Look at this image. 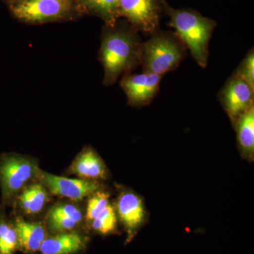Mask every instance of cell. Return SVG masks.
<instances>
[{
  "mask_svg": "<svg viewBox=\"0 0 254 254\" xmlns=\"http://www.w3.org/2000/svg\"><path fill=\"white\" fill-rule=\"evenodd\" d=\"M165 10L177 37L190 49L195 62L205 68L208 63L209 41L216 23L193 10L175 9L166 4Z\"/></svg>",
  "mask_w": 254,
  "mask_h": 254,
  "instance_id": "obj_1",
  "label": "cell"
},
{
  "mask_svg": "<svg viewBox=\"0 0 254 254\" xmlns=\"http://www.w3.org/2000/svg\"><path fill=\"white\" fill-rule=\"evenodd\" d=\"M141 48L136 37L128 32L115 31L107 35L101 48L106 81H115L124 71L141 62Z\"/></svg>",
  "mask_w": 254,
  "mask_h": 254,
  "instance_id": "obj_2",
  "label": "cell"
},
{
  "mask_svg": "<svg viewBox=\"0 0 254 254\" xmlns=\"http://www.w3.org/2000/svg\"><path fill=\"white\" fill-rule=\"evenodd\" d=\"M185 53V46L177 35L157 33L141 45L143 72L162 76L178 67Z\"/></svg>",
  "mask_w": 254,
  "mask_h": 254,
  "instance_id": "obj_3",
  "label": "cell"
},
{
  "mask_svg": "<svg viewBox=\"0 0 254 254\" xmlns=\"http://www.w3.org/2000/svg\"><path fill=\"white\" fill-rule=\"evenodd\" d=\"M41 170L33 159L15 154L0 155V188L1 203L8 205L33 180H38Z\"/></svg>",
  "mask_w": 254,
  "mask_h": 254,
  "instance_id": "obj_4",
  "label": "cell"
},
{
  "mask_svg": "<svg viewBox=\"0 0 254 254\" xmlns=\"http://www.w3.org/2000/svg\"><path fill=\"white\" fill-rule=\"evenodd\" d=\"M9 5L15 17L29 23L58 19L71 9L70 0H11Z\"/></svg>",
  "mask_w": 254,
  "mask_h": 254,
  "instance_id": "obj_5",
  "label": "cell"
},
{
  "mask_svg": "<svg viewBox=\"0 0 254 254\" xmlns=\"http://www.w3.org/2000/svg\"><path fill=\"white\" fill-rule=\"evenodd\" d=\"M161 7V0H119L118 15L138 30L153 33L158 28Z\"/></svg>",
  "mask_w": 254,
  "mask_h": 254,
  "instance_id": "obj_6",
  "label": "cell"
},
{
  "mask_svg": "<svg viewBox=\"0 0 254 254\" xmlns=\"http://www.w3.org/2000/svg\"><path fill=\"white\" fill-rule=\"evenodd\" d=\"M38 180L53 194L73 200L91 196L100 188L99 184L93 180L66 178L42 171Z\"/></svg>",
  "mask_w": 254,
  "mask_h": 254,
  "instance_id": "obj_7",
  "label": "cell"
},
{
  "mask_svg": "<svg viewBox=\"0 0 254 254\" xmlns=\"http://www.w3.org/2000/svg\"><path fill=\"white\" fill-rule=\"evenodd\" d=\"M254 89L250 83L235 74L224 87L222 101L232 120H238L241 115L253 106Z\"/></svg>",
  "mask_w": 254,
  "mask_h": 254,
  "instance_id": "obj_8",
  "label": "cell"
},
{
  "mask_svg": "<svg viewBox=\"0 0 254 254\" xmlns=\"http://www.w3.org/2000/svg\"><path fill=\"white\" fill-rule=\"evenodd\" d=\"M162 76L143 72L127 76L122 86L132 105H144L154 98L159 91Z\"/></svg>",
  "mask_w": 254,
  "mask_h": 254,
  "instance_id": "obj_9",
  "label": "cell"
},
{
  "mask_svg": "<svg viewBox=\"0 0 254 254\" xmlns=\"http://www.w3.org/2000/svg\"><path fill=\"white\" fill-rule=\"evenodd\" d=\"M117 210L120 220L128 233L132 234L144 220L145 209L141 198L132 192H125L120 195Z\"/></svg>",
  "mask_w": 254,
  "mask_h": 254,
  "instance_id": "obj_10",
  "label": "cell"
},
{
  "mask_svg": "<svg viewBox=\"0 0 254 254\" xmlns=\"http://www.w3.org/2000/svg\"><path fill=\"white\" fill-rule=\"evenodd\" d=\"M70 173L83 180H95L106 177V168L103 160L91 148H85L73 160Z\"/></svg>",
  "mask_w": 254,
  "mask_h": 254,
  "instance_id": "obj_11",
  "label": "cell"
},
{
  "mask_svg": "<svg viewBox=\"0 0 254 254\" xmlns=\"http://www.w3.org/2000/svg\"><path fill=\"white\" fill-rule=\"evenodd\" d=\"M84 238L75 232L61 233L45 239L40 247L42 254H73L85 247Z\"/></svg>",
  "mask_w": 254,
  "mask_h": 254,
  "instance_id": "obj_12",
  "label": "cell"
},
{
  "mask_svg": "<svg viewBox=\"0 0 254 254\" xmlns=\"http://www.w3.org/2000/svg\"><path fill=\"white\" fill-rule=\"evenodd\" d=\"M18 245L27 252H36L46 239V230L41 222H28L17 218L14 224Z\"/></svg>",
  "mask_w": 254,
  "mask_h": 254,
  "instance_id": "obj_13",
  "label": "cell"
},
{
  "mask_svg": "<svg viewBox=\"0 0 254 254\" xmlns=\"http://www.w3.org/2000/svg\"><path fill=\"white\" fill-rule=\"evenodd\" d=\"M20 208L28 215L40 213L48 200V191L41 183L28 185L15 198Z\"/></svg>",
  "mask_w": 254,
  "mask_h": 254,
  "instance_id": "obj_14",
  "label": "cell"
},
{
  "mask_svg": "<svg viewBox=\"0 0 254 254\" xmlns=\"http://www.w3.org/2000/svg\"><path fill=\"white\" fill-rule=\"evenodd\" d=\"M237 136L241 149L246 155H252L254 151V108L241 115L237 120Z\"/></svg>",
  "mask_w": 254,
  "mask_h": 254,
  "instance_id": "obj_15",
  "label": "cell"
},
{
  "mask_svg": "<svg viewBox=\"0 0 254 254\" xmlns=\"http://www.w3.org/2000/svg\"><path fill=\"white\" fill-rule=\"evenodd\" d=\"M18 246L14 225L0 213V254H13Z\"/></svg>",
  "mask_w": 254,
  "mask_h": 254,
  "instance_id": "obj_16",
  "label": "cell"
},
{
  "mask_svg": "<svg viewBox=\"0 0 254 254\" xmlns=\"http://www.w3.org/2000/svg\"><path fill=\"white\" fill-rule=\"evenodd\" d=\"M82 2L110 22L118 15L119 0H82Z\"/></svg>",
  "mask_w": 254,
  "mask_h": 254,
  "instance_id": "obj_17",
  "label": "cell"
},
{
  "mask_svg": "<svg viewBox=\"0 0 254 254\" xmlns=\"http://www.w3.org/2000/svg\"><path fill=\"white\" fill-rule=\"evenodd\" d=\"M92 227L100 233H110L117 226V215L115 209L111 205H108L105 210L92 221Z\"/></svg>",
  "mask_w": 254,
  "mask_h": 254,
  "instance_id": "obj_18",
  "label": "cell"
},
{
  "mask_svg": "<svg viewBox=\"0 0 254 254\" xmlns=\"http://www.w3.org/2000/svg\"><path fill=\"white\" fill-rule=\"evenodd\" d=\"M109 205V195L103 191H96L90 197L86 208V218L93 220Z\"/></svg>",
  "mask_w": 254,
  "mask_h": 254,
  "instance_id": "obj_19",
  "label": "cell"
},
{
  "mask_svg": "<svg viewBox=\"0 0 254 254\" xmlns=\"http://www.w3.org/2000/svg\"><path fill=\"white\" fill-rule=\"evenodd\" d=\"M49 216L71 219L77 223H79L83 220V214L81 210L77 207L71 204L57 205L50 210Z\"/></svg>",
  "mask_w": 254,
  "mask_h": 254,
  "instance_id": "obj_20",
  "label": "cell"
},
{
  "mask_svg": "<svg viewBox=\"0 0 254 254\" xmlns=\"http://www.w3.org/2000/svg\"><path fill=\"white\" fill-rule=\"evenodd\" d=\"M245 80L254 88V50H251L245 60L241 63L235 74Z\"/></svg>",
  "mask_w": 254,
  "mask_h": 254,
  "instance_id": "obj_21",
  "label": "cell"
},
{
  "mask_svg": "<svg viewBox=\"0 0 254 254\" xmlns=\"http://www.w3.org/2000/svg\"><path fill=\"white\" fill-rule=\"evenodd\" d=\"M48 223L50 230L53 232H64L73 230L78 223L71 219L61 217H48Z\"/></svg>",
  "mask_w": 254,
  "mask_h": 254,
  "instance_id": "obj_22",
  "label": "cell"
},
{
  "mask_svg": "<svg viewBox=\"0 0 254 254\" xmlns=\"http://www.w3.org/2000/svg\"><path fill=\"white\" fill-rule=\"evenodd\" d=\"M9 2H10V1H11V0H9Z\"/></svg>",
  "mask_w": 254,
  "mask_h": 254,
  "instance_id": "obj_23",
  "label": "cell"
}]
</instances>
